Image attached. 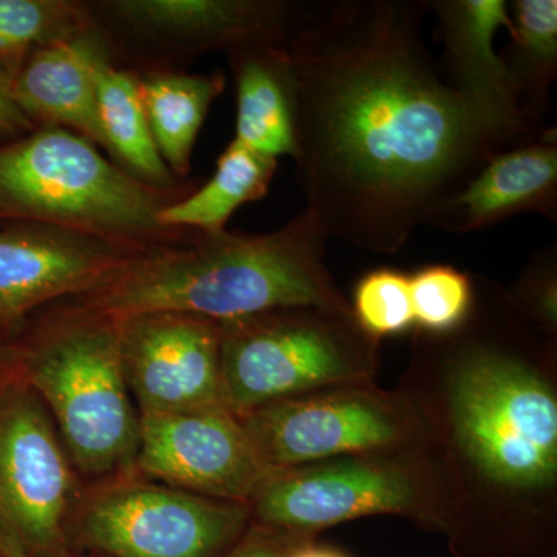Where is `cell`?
Listing matches in <instances>:
<instances>
[{
  "label": "cell",
  "instance_id": "1",
  "mask_svg": "<svg viewBox=\"0 0 557 557\" xmlns=\"http://www.w3.org/2000/svg\"><path fill=\"white\" fill-rule=\"evenodd\" d=\"M428 13V0L299 2L284 46L293 160L329 239L394 255L487 161L536 137L446 83L423 39Z\"/></svg>",
  "mask_w": 557,
  "mask_h": 557
},
{
  "label": "cell",
  "instance_id": "2",
  "mask_svg": "<svg viewBox=\"0 0 557 557\" xmlns=\"http://www.w3.org/2000/svg\"><path fill=\"white\" fill-rule=\"evenodd\" d=\"M327 242L306 209L273 233L193 231L69 296L72 304L58 318L121 322L172 313L222 324L287 307L351 313L325 263Z\"/></svg>",
  "mask_w": 557,
  "mask_h": 557
},
{
  "label": "cell",
  "instance_id": "3",
  "mask_svg": "<svg viewBox=\"0 0 557 557\" xmlns=\"http://www.w3.org/2000/svg\"><path fill=\"white\" fill-rule=\"evenodd\" d=\"M199 186L153 188L116 166L89 139L61 127H38L0 145V223H40L159 248L193 233L164 228L159 214Z\"/></svg>",
  "mask_w": 557,
  "mask_h": 557
},
{
  "label": "cell",
  "instance_id": "4",
  "mask_svg": "<svg viewBox=\"0 0 557 557\" xmlns=\"http://www.w3.org/2000/svg\"><path fill=\"white\" fill-rule=\"evenodd\" d=\"M17 379L50 409L70 461L101 475L135 463L139 418L124 373L120 325L54 319L13 351Z\"/></svg>",
  "mask_w": 557,
  "mask_h": 557
},
{
  "label": "cell",
  "instance_id": "5",
  "mask_svg": "<svg viewBox=\"0 0 557 557\" xmlns=\"http://www.w3.org/2000/svg\"><path fill=\"white\" fill-rule=\"evenodd\" d=\"M220 375L223 406L251 410L372 375L379 339L350 311L287 307L222 322Z\"/></svg>",
  "mask_w": 557,
  "mask_h": 557
},
{
  "label": "cell",
  "instance_id": "6",
  "mask_svg": "<svg viewBox=\"0 0 557 557\" xmlns=\"http://www.w3.org/2000/svg\"><path fill=\"white\" fill-rule=\"evenodd\" d=\"M450 383L457 437L480 471L511 487L548 485L557 471V401L536 370L490 339H465Z\"/></svg>",
  "mask_w": 557,
  "mask_h": 557
},
{
  "label": "cell",
  "instance_id": "7",
  "mask_svg": "<svg viewBox=\"0 0 557 557\" xmlns=\"http://www.w3.org/2000/svg\"><path fill=\"white\" fill-rule=\"evenodd\" d=\"M115 67L185 70L209 51L284 46L298 13L289 0H86Z\"/></svg>",
  "mask_w": 557,
  "mask_h": 557
},
{
  "label": "cell",
  "instance_id": "8",
  "mask_svg": "<svg viewBox=\"0 0 557 557\" xmlns=\"http://www.w3.org/2000/svg\"><path fill=\"white\" fill-rule=\"evenodd\" d=\"M237 418L273 471L379 456L412 442L420 428L403 399L357 384L282 399Z\"/></svg>",
  "mask_w": 557,
  "mask_h": 557
},
{
  "label": "cell",
  "instance_id": "9",
  "mask_svg": "<svg viewBox=\"0 0 557 557\" xmlns=\"http://www.w3.org/2000/svg\"><path fill=\"white\" fill-rule=\"evenodd\" d=\"M11 379L0 384V547L40 556L62 541L75 475L49 409Z\"/></svg>",
  "mask_w": 557,
  "mask_h": 557
},
{
  "label": "cell",
  "instance_id": "10",
  "mask_svg": "<svg viewBox=\"0 0 557 557\" xmlns=\"http://www.w3.org/2000/svg\"><path fill=\"white\" fill-rule=\"evenodd\" d=\"M267 525L317 531L359 518L401 515L434 518L428 479L381 456H355L274 469L251 498Z\"/></svg>",
  "mask_w": 557,
  "mask_h": 557
},
{
  "label": "cell",
  "instance_id": "11",
  "mask_svg": "<svg viewBox=\"0 0 557 557\" xmlns=\"http://www.w3.org/2000/svg\"><path fill=\"white\" fill-rule=\"evenodd\" d=\"M248 508L160 485L113 487L94 498L83 533L112 557H214L239 534Z\"/></svg>",
  "mask_w": 557,
  "mask_h": 557
},
{
  "label": "cell",
  "instance_id": "12",
  "mask_svg": "<svg viewBox=\"0 0 557 557\" xmlns=\"http://www.w3.org/2000/svg\"><path fill=\"white\" fill-rule=\"evenodd\" d=\"M139 418L135 463L175 490L247 504L273 472L222 406Z\"/></svg>",
  "mask_w": 557,
  "mask_h": 557
},
{
  "label": "cell",
  "instance_id": "13",
  "mask_svg": "<svg viewBox=\"0 0 557 557\" xmlns=\"http://www.w3.org/2000/svg\"><path fill=\"white\" fill-rule=\"evenodd\" d=\"M120 325L124 373L139 416L225 408L219 322L157 313Z\"/></svg>",
  "mask_w": 557,
  "mask_h": 557
},
{
  "label": "cell",
  "instance_id": "14",
  "mask_svg": "<svg viewBox=\"0 0 557 557\" xmlns=\"http://www.w3.org/2000/svg\"><path fill=\"white\" fill-rule=\"evenodd\" d=\"M145 251L61 226L0 223V332L90 288Z\"/></svg>",
  "mask_w": 557,
  "mask_h": 557
},
{
  "label": "cell",
  "instance_id": "15",
  "mask_svg": "<svg viewBox=\"0 0 557 557\" xmlns=\"http://www.w3.org/2000/svg\"><path fill=\"white\" fill-rule=\"evenodd\" d=\"M443 44V78L461 97L512 129L537 135L547 126L531 123L520 109L519 91L494 47L509 28L505 0H428Z\"/></svg>",
  "mask_w": 557,
  "mask_h": 557
},
{
  "label": "cell",
  "instance_id": "16",
  "mask_svg": "<svg viewBox=\"0 0 557 557\" xmlns=\"http://www.w3.org/2000/svg\"><path fill=\"white\" fill-rule=\"evenodd\" d=\"M520 214L557 222V131L502 150L428 220L432 228L471 234Z\"/></svg>",
  "mask_w": 557,
  "mask_h": 557
},
{
  "label": "cell",
  "instance_id": "17",
  "mask_svg": "<svg viewBox=\"0 0 557 557\" xmlns=\"http://www.w3.org/2000/svg\"><path fill=\"white\" fill-rule=\"evenodd\" d=\"M110 64L108 42L90 24L33 53L9 78L10 95L36 127L75 132L101 148L98 78Z\"/></svg>",
  "mask_w": 557,
  "mask_h": 557
},
{
  "label": "cell",
  "instance_id": "18",
  "mask_svg": "<svg viewBox=\"0 0 557 557\" xmlns=\"http://www.w3.org/2000/svg\"><path fill=\"white\" fill-rule=\"evenodd\" d=\"M284 46L263 44L226 53L236 87L234 141L276 160L293 159L296 149L295 78Z\"/></svg>",
  "mask_w": 557,
  "mask_h": 557
},
{
  "label": "cell",
  "instance_id": "19",
  "mask_svg": "<svg viewBox=\"0 0 557 557\" xmlns=\"http://www.w3.org/2000/svg\"><path fill=\"white\" fill-rule=\"evenodd\" d=\"M143 108L161 159L172 174L188 180L197 138L211 106L225 90V75L185 70L137 73Z\"/></svg>",
  "mask_w": 557,
  "mask_h": 557
},
{
  "label": "cell",
  "instance_id": "20",
  "mask_svg": "<svg viewBox=\"0 0 557 557\" xmlns=\"http://www.w3.org/2000/svg\"><path fill=\"white\" fill-rule=\"evenodd\" d=\"M97 113L101 148L121 170L163 190L199 185L200 180L175 177L161 159L143 108L137 73L112 64L104 67L98 78Z\"/></svg>",
  "mask_w": 557,
  "mask_h": 557
},
{
  "label": "cell",
  "instance_id": "21",
  "mask_svg": "<svg viewBox=\"0 0 557 557\" xmlns=\"http://www.w3.org/2000/svg\"><path fill=\"white\" fill-rule=\"evenodd\" d=\"M277 168L278 160L233 139L220 153L214 175L185 199L164 208L159 223L171 230L223 233L237 209L269 194Z\"/></svg>",
  "mask_w": 557,
  "mask_h": 557
},
{
  "label": "cell",
  "instance_id": "22",
  "mask_svg": "<svg viewBox=\"0 0 557 557\" xmlns=\"http://www.w3.org/2000/svg\"><path fill=\"white\" fill-rule=\"evenodd\" d=\"M508 7L511 42L500 57L518 87L523 115L545 127L557 78V2L515 0Z\"/></svg>",
  "mask_w": 557,
  "mask_h": 557
},
{
  "label": "cell",
  "instance_id": "23",
  "mask_svg": "<svg viewBox=\"0 0 557 557\" xmlns=\"http://www.w3.org/2000/svg\"><path fill=\"white\" fill-rule=\"evenodd\" d=\"M90 24L86 0H0V73L11 78L33 53Z\"/></svg>",
  "mask_w": 557,
  "mask_h": 557
},
{
  "label": "cell",
  "instance_id": "24",
  "mask_svg": "<svg viewBox=\"0 0 557 557\" xmlns=\"http://www.w3.org/2000/svg\"><path fill=\"white\" fill-rule=\"evenodd\" d=\"M474 282L450 265H426L410 276L416 325L426 332H454L467 321L474 304Z\"/></svg>",
  "mask_w": 557,
  "mask_h": 557
},
{
  "label": "cell",
  "instance_id": "25",
  "mask_svg": "<svg viewBox=\"0 0 557 557\" xmlns=\"http://www.w3.org/2000/svg\"><path fill=\"white\" fill-rule=\"evenodd\" d=\"M350 309L359 327L375 339L413 327L409 274L394 269L370 271L355 287Z\"/></svg>",
  "mask_w": 557,
  "mask_h": 557
},
{
  "label": "cell",
  "instance_id": "26",
  "mask_svg": "<svg viewBox=\"0 0 557 557\" xmlns=\"http://www.w3.org/2000/svg\"><path fill=\"white\" fill-rule=\"evenodd\" d=\"M556 259V244L539 251L528 263L525 274L516 287L520 309L528 311L549 332L556 329L557 322Z\"/></svg>",
  "mask_w": 557,
  "mask_h": 557
},
{
  "label": "cell",
  "instance_id": "27",
  "mask_svg": "<svg viewBox=\"0 0 557 557\" xmlns=\"http://www.w3.org/2000/svg\"><path fill=\"white\" fill-rule=\"evenodd\" d=\"M38 129L10 95L9 78L0 73V145Z\"/></svg>",
  "mask_w": 557,
  "mask_h": 557
},
{
  "label": "cell",
  "instance_id": "28",
  "mask_svg": "<svg viewBox=\"0 0 557 557\" xmlns=\"http://www.w3.org/2000/svg\"><path fill=\"white\" fill-rule=\"evenodd\" d=\"M289 553L282 552L269 542H247L234 549L228 557H288Z\"/></svg>",
  "mask_w": 557,
  "mask_h": 557
},
{
  "label": "cell",
  "instance_id": "29",
  "mask_svg": "<svg viewBox=\"0 0 557 557\" xmlns=\"http://www.w3.org/2000/svg\"><path fill=\"white\" fill-rule=\"evenodd\" d=\"M288 557H346L329 548L302 547L289 553Z\"/></svg>",
  "mask_w": 557,
  "mask_h": 557
},
{
  "label": "cell",
  "instance_id": "30",
  "mask_svg": "<svg viewBox=\"0 0 557 557\" xmlns=\"http://www.w3.org/2000/svg\"><path fill=\"white\" fill-rule=\"evenodd\" d=\"M11 357H13V350L0 344V384L5 383L10 379L7 368H10Z\"/></svg>",
  "mask_w": 557,
  "mask_h": 557
},
{
  "label": "cell",
  "instance_id": "31",
  "mask_svg": "<svg viewBox=\"0 0 557 557\" xmlns=\"http://www.w3.org/2000/svg\"><path fill=\"white\" fill-rule=\"evenodd\" d=\"M0 553H2V555L5 557H38L27 555V553L21 552V549L11 547H0Z\"/></svg>",
  "mask_w": 557,
  "mask_h": 557
}]
</instances>
